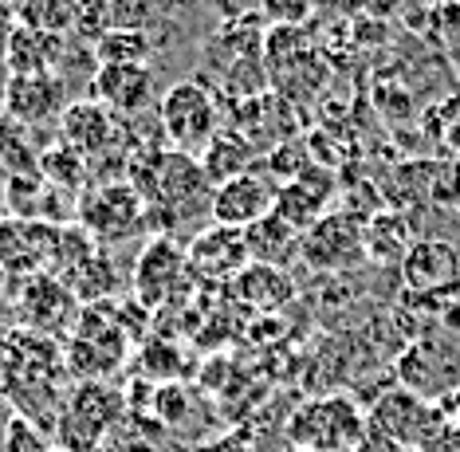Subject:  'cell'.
<instances>
[{"mask_svg":"<svg viewBox=\"0 0 460 452\" xmlns=\"http://www.w3.org/2000/svg\"><path fill=\"white\" fill-rule=\"evenodd\" d=\"M158 126H162V138L170 142V150L201 157L205 146L225 130L221 94L213 91V83L205 75L177 79L158 99Z\"/></svg>","mask_w":460,"mask_h":452,"instance_id":"cell-1","label":"cell"},{"mask_svg":"<svg viewBox=\"0 0 460 452\" xmlns=\"http://www.w3.org/2000/svg\"><path fill=\"white\" fill-rule=\"evenodd\" d=\"M362 437H366V417L342 394L319 397V402H303L296 413L288 417V440L296 448L347 452V448H358Z\"/></svg>","mask_w":460,"mask_h":452,"instance_id":"cell-2","label":"cell"},{"mask_svg":"<svg viewBox=\"0 0 460 452\" xmlns=\"http://www.w3.org/2000/svg\"><path fill=\"white\" fill-rule=\"evenodd\" d=\"M75 225L87 233L91 240H122L127 233L146 225V201L130 182H99L87 185L79 193V208H75Z\"/></svg>","mask_w":460,"mask_h":452,"instance_id":"cell-3","label":"cell"},{"mask_svg":"<svg viewBox=\"0 0 460 452\" xmlns=\"http://www.w3.org/2000/svg\"><path fill=\"white\" fill-rule=\"evenodd\" d=\"M185 283H193L185 244L177 236H154L134 264V299L142 307H162L173 303L177 291H185Z\"/></svg>","mask_w":460,"mask_h":452,"instance_id":"cell-4","label":"cell"},{"mask_svg":"<svg viewBox=\"0 0 460 452\" xmlns=\"http://www.w3.org/2000/svg\"><path fill=\"white\" fill-rule=\"evenodd\" d=\"M83 99H95L119 122H134L158 102V83H154L150 63H114L95 71Z\"/></svg>","mask_w":460,"mask_h":452,"instance_id":"cell-5","label":"cell"},{"mask_svg":"<svg viewBox=\"0 0 460 452\" xmlns=\"http://www.w3.org/2000/svg\"><path fill=\"white\" fill-rule=\"evenodd\" d=\"M276 193L279 185L268 177V170L252 165L248 173L233 177V182L213 189V208H208V220L221 228H252L256 220H264L271 208H276Z\"/></svg>","mask_w":460,"mask_h":452,"instance_id":"cell-6","label":"cell"},{"mask_svg":"<svg viewBox=\"0 0 460 452\" xmlns=\"http://www.w3.org/2000/svg\"><path fill=\"white\" fill-rule=\"evenodd\" d=\"M362 256V220L354 213H327L299 236V260L315 271H342Z\"/></svg>","mask_w":460,"mask_h":452,"instance_id":"cell-7","label":"cell"},{"mask_svg":"<svg viewBox=\"0 0 460 452\" xmlns=\"http://www.w3.org/2000/svg\"><path fill=\"white\" fill-rule=\"evenodd\" d=\"M185 260H190V276L201 283H233L240 271L252 264L244 233L240 228H221V225L201 228L185 244Z\"/></svg>","mask_w":460,"mask_h":452,"instance_id":"cell-8","label":"cell"},{"mask_svg":"<svg viewBox=\"0 0 460 452\" xmlns=\"http://www.w3.org/2000/svg\"><path fill=\"white\" fill-rule=\"evenodd\" d=\"M67 107V87L59 75H8L0 87V114L13 122L40 130L48 122H59Z\"/></svg>","mask_w":460,"mask_h":452,"instance_id":"cell-9","label":"cell"},{"mask_svg":"<svg viewBox=\"0 0 460 452\" xmlns=\"http://www.w3.org/2000/svg\"><path fill=\"white\" fill-rule=\"evenodd\" d=\"M119 134H122V122L107 107H99L95 99H83V94L79 99H67V107L56 122V142H64L67 150L87 157L91 165L99 157H107V150L119 142Z\"/></svg>","mask_w":460,"mask_h":452,"instance_id":"cell-10","label":"cell"},{"mask_svg":"<svg viewBox=\"0 0 460 452\" xmlns=\"http://www.w3.org/2000/svg\"><path fill=\"white\" fill-rule=\"evenodd\" d=\"M51 244H56V228L44 220H20L0 217V271L16 279H28L48 268Z\"/></svg>","mask_w":460,"mask_h":452,"instance_id":"cell-11","label":"cell"},{"mask_svg":"<svg viewBox=\"0 0 460 452\" xmlns=\"http://www.w3.org/2000/svg\"><path fill=\"white\" fill-rule=\"evenodd\" d=\"M402 279L417 296H433V291L456 288L460 283V252L448 240H413L402 260Z\"/></svg>","mask_w":460,"mask_h":452,"instance_id":"cell-12","label":"cell"},{"mask_svg":"<svg viewBox=\"0 0 460 452\" xmlns=\"http://www.w3.org/2000/svg\"><path fill=\"white\" fill-rule=\"evenodd\" d=\"M331 193H334V177L327 170H319V165H311V170L299 173L296 182L279 185L276 208H271V213H276L279 220H288L296 233H307L315 220L327 217Z\"/></svg>","mask_w":460,"mask_h":452,"instance_id":"cell-13","label":"cell"},{"mask_svg":"<svg viewBox=\"0 0 460 452\" xmlns=\"http://www.w3.org/2000/svg\"><path fill=\"white\" fill-rule=\"evenodd\" d=\"M67 40L56 31H36V28H20L13 31L4 48V71L8 75H56L59 63H64Z\"/></svg>","mask_w":460,"mask_h":452,"instance_id":"cell-14","label":"cell"},{"mask_svg":"<svg viewBox=\"0 0 460 452\" xmlns=\"http://www.w3.org/2000/svg\"><path fill=\"white\" fill-rule=\"evenodd\" d=\"M413 244V225L402 208H378L362 225V252L378 264H402Z\"/></svg>","mask_w":460,"mask_h":452,"instance_id":"cell-15","label":"cell"},{"mask_svg":"<svg viewBox=\"0 0 460 452\" xmlns=\"http://www.w3.org/2000/svg\"><path fill=\"white\" fill-rule=\"evenodd\" d=\"M233 296L240 303H248L252 311H279L284 303L296 296V283H291L288 268H271V264H248L233 279Z\"/></svg>","mask_w":460,"mask_h":452,"instance_id":"cell-16","label":"cell"},{"mask_svg":"<svg viewBox=\"0 0 460 452\" xmlns=\"http://www.w3.org/2000/svg\"><path fill=\"white\" fill-rule=\"evenodd\" d=\"M421 421H425V405L421 397L410 390H394L385 394L370 413V429L394 445H410V440L421 437Z\"/></svg>","mask_w":460,"mask_h":452,"instance_id":"cell-17","label":"cell"},{"mask_svg":"<svg viewBox=\"0 0 460 452\" xmlns=\"http://www.w3.org/2000/svg\"><path fill=\"white\" fill-rule=\"evenodd\" d=\"M299 236L288 220H279L276 213H268L264 220H256L252 228H244L248 240V256L252 264H271V268H288L299 256Z\"/></svg>","mask_w":460,"mask_h":452,"instance_id":"cell-18","label":"cell"},{"mask_svg":"<svg viewBox=\"0 0 460 452\" xmlns=\"http://www.w3.org/2000/svg\"><path fill=\"white\" fill-rule=\"evenodd\" d=\"M197 162H201L205 177H208V182H213V189H217V185H225V182H233V177L252 170V165L260 162V154H256L244 138H240L236 130H228V126H225V130L217 134V138L201 150V157H197Z\"/></svg>","mask_w":460,"mask_h":452,"instance_id":"cell-19","label":"cell"},{"mask_svg":"<svg viewBox=\"0 0 460 452\" xmlns=\"http://www.w3.org/2000/svg\"><path fill=\"white\" fill-rule=\"evenodd\" d=\"M20 307H24V315L36 327H51V323H59L71 311V291L56 276L36 271V276H28L20 283Z\"/></svg>","mask_w":460,"mask_h":452,"instance_id":"cell-20","label":"cell"},{"mask_svg":"<svg viewBox=\"0 0 460 452\" xmlns=\"http://www.w3.org/2000/svg\"><path fill=\"white\" fill-rule=\"evenodd\" d=\"M36 170H40V177H44L48 185H56V189H64V193H83V189L91 185V162L87 157H79L75 150H67L64 142H51V146H44L40 150V157H36Z\"/></svg>","mask_w":460,"mask_h":452,"instance_id":"cell-21","label":"cell"},{"mask_svg":"<svg viewBox=\"0 0 460 452\" xmlns=\"http://www.w3.org/2000/svg\"><path fill=\"white\" fill-rule=\"evenodd\" d=\"M8 13L20 28H36V31H64L75 28V4L79 0H4Z\"/></svg>","mask_w":460,"mask_h":452,"instance_id":"cell-22","label":"cell"},{"mask_svg":"<svg viewBox=\"0 0 460 452\" xmlns=\"http://www.w3.org/2000/svg\"><path fill=\"white\" fill-rule=\"evenodd\" d=\"M67 413H75L79 421H87L95 433H107L122 413V397L114 390H107V386H99V382H83L79 390L71 394Z\"/></svg>","mask_w":460,"mask_h":452,"instance_id":"cell-23","label":"cell"},{"mask_svg":"<svg viewBox=\"0 0 460 452\" xmlns=\"http://www.w3.org/2000/svg\"><path fill=\"white\" fill-rule=\"evenodd\" d=\"M36 157L40 150L32 146V130L0 114V177L36 173Z\"/></svg>","mask_w":460,"mask_h":452,"instance_id":"cell-24","label":"cell"},{"mask_svg":"<svg viewBox=\"0 0 460 452\" xmlns=\"http://www.w3.org/2000/svg\"><path fill=\"white\" fill-rule=\"evenodd\" d=\"M154 40L150 31H107L95 44L99 67H114V63H150Z\"/></svg>","mask_w":460,"mask_h":452,"instance_id":"cell-25","label":"cell"},{"mask_svg":"<svg viewBox=\"0 0 460 452\" xmlns=\"http://www.w3.org/2000/svg\"><path fill=\"white\" fill-rule=\"evenodd\" d=\"M114 288H119L114 264H111L107 252H99V248H95V256L67 279V291L75 299H107V296H114Z\"/></svg>","mask_w":460,"mask_h":452,"instance_id":"cell-26","label":"cell"},{"mask_svg":"<svg viewBox=\"0 0 460 452\" xmlns=\"http://www.w3.org/2000/svg\"><path fill=\"white\" fill-rule=\"evenodd\" d=\"M56 440L64 452H95V445L102 440V433H95L87 421H79L75 413H59V425H56Z\"/></svg>","mask_w":460,"mask_h":452,"instance_id":"cell-27","label":"cell"},{"mask_svg":"<svg viewBox=\"0 0 460 452\" xmlns=\"http://www.w3.org/2000/svg\"><path fill=\"white\" fill-rule=\"evenodd\" d=\"M4 452H48V437L36 429V421H28V417H8L4 425Z\"/></svg>","mask_w":460,"mask_h":452,"instance_id":"cell-28","label":"cell"},{"mask_svg":"<svg viewBox=\"0 0 460 452\" xmlns=\"http://www.w3.org/2000/svg\"><path fill=\"white\" fill-rule=\"evenodd\" d=\"M429 197L445 208H460V162L437 165L433 170V185H429Z\"/></svg>","mask_w":460,"mask_h":452,"instance_id":"cell-29","label":"cell"},{"mask_svg":"<svg viewBox=\"0 0 460 452\" xmlns=\"http://www.w3.org/2000/svg\"><path fill=\"white\" fill-rule=\"evenodd\" d=\"M271 28H299L311 16V0H260Z\"/></svg>","mask_w":460,"mask_h":452,"instance_id":"cell-30","label":"cell"},{"mask_svg":"<svg viewBox=\"0 0 460 452\" xmlns=\"http://www.w3.org/2000/svg\"><path fill=\"white\" fill-rule=\"evenodd\" d=\"M142 362H146V374H162V377H173L177 374V354L170 350V346L150 342L142 350Z\"/></svg>","mask_w":460,"mask_h":452,"instance_id":"cell-31","label":"cell"},{"mask_svg":"<svg viewBox=\"0 0 460 452\" xmlns=\"http://www.w3.org/2000/svg\"><path fill=\"white\" fill-rule=\"evenodd\" d=\"M13 31H16V20L8 13L4 0H0V59H4V48H8V40H13Z\"/></svg>","mask_w":460,"mask_h":452,"instance_id":"cell-32","label":"cell"},{"mask_svg":"<svg viewBox=\"0 0 460 452\" xmlns=\"http://www.w3.org/2000/svg\"><path fill=\"white\" fill-rule=\"evenodd\" d=\"M441 142H445V150H448V154H453V162H460V119H456L453 126H448V130H445V138H441Z\"/></svg>","mask_w":460,"mask_h":452,"instance_id":"cell-33","label":"cell"},{"mask_svg":"<svg viewBox=\"0 0 460 452\" xmlns=\"http://www.w3.org/2000/svg\"><path fill=\"white\" fill-rule=\"evenodd\" d=\"M8 342H13V331L0 327V366H8Z\"/></svg>","mask_w":460,"mask_h":452,"instance_id":"cell-34","label":"cell"},{"mask_svg":"<svg viewBox=\"0 0 460 452\" xmlns=\"http://www.w3.org/2000/svg\"><path fill=\"white\" fill-rule=\"evenodd\" d=\"M4 288H8V276H4V271H0V296H4Z\"/></svg>","mask_w":460,"mask_h":452,"instance_id":"cell-35","label":"cell"},{"mask_svg":"<svg viewBox=\"0 0 460 452\" xmlns=\"http://www.w3.org/2000/svg\"><path fill=\"white\" fill-rule=\"evenodd\" d=\"M288 452H311V448H296V445H288Z\"/></svg>","mask_w":460,"mask_h":452,"instance_id":"cell-36","label":"cell"}]
</instances>
